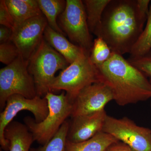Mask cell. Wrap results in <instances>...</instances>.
Returning <instances> with one entry per match:
<instances>
[{
	"label": "cell",
	"mask_w": 151,
	"mask_h": 151,
	"mask_svg": "<svg viewBox=\"0 0 151 151\" xmlns=\"http://www.w3.org/2000/svg\"><path fill=\"white\" fill-rule=\"evenodd\" d=\"M114 100L111 88L103 82H96L81 90L73 102L71 118L88 115L104 110Z\"/></svg>",
	"instance_id": "obj_11"
},
{
	"label": "cell",
	"mask_w": 151,
	"mask_h": 151,
	"mask_svg": "<svg viewBox=\"0 0 151 151\" xmlns=\"http://www.w3.org/2000/svg\"></svg>",
	"instance_id": "obj_28"
},
{
	"label": "cell",
	"mask_w": 151,
	"mask_h": 151,
	"mask_svg": "<svg viewBox=\"0 0 151 151\" xmlns=\"http://www.w3.org/2000/svg\"><path fill=\"white\" fill-rule=\"evenodd\" d=\"M4 136L9 143V151H30L34 142L26 126L18 122H12L7 126Z\"/></svg>",
	"instance_id": "obj_14"
},
{
	"label": "cell",
	"mask_w": 151,
	"mask_h": 151,
	"mask_svg": "<svg viewBox=\"0 0 151 151\" xmlns=\"http://www.w3.org/2000/svg\"><path fill=\"white\" fill-rule=\"evenodd\" d=\"M59 24L71 42L90 54L93 41L83 1L66 0L65 10L59 16Z\"/></svg>",
	"instance_id": "obj_7"
},
{
	"label": "cell",
	"mask_w": 151,
	"mask_h": 151,
	"mask_svg": "<svg viewBox=\"0 0 151 151\" xmlns=\"http://www.w3.org/2000/svg\"><path fill=\"white\" fill-rule=\"evenodd\" d=\"M70 122L66 120L48 143L37 148H31L30 151H65L67 136Z\"/></svg>",
	"instance_id": "obj_20"
},
{
	"label": "cell",
	"mask_w": 151,
	"mask_h": 151,
	"mask_svg": "<svg viewBox=\"0 0 151 151\" xmlns=\"http://www.w3.org/2000/svg\"><path fill=\"white\" fill-rule=\"evenodd\" d=\"M112 52L108 44L101 37H97L93 41L90 52V60L96 66H100L111 58Z\"/></svg>",
	"instance_id": "obj_21"
},
{
	"label": "cell",
	"mask_w": 151,
	"mask_h": 151,
	"mask_svg": "<svg viewBox=\"0 0 151 151\" xmlns=\"http://www.w3.org/2000/svg\"><path fill=\"white\" fill-rule=\"evenodd\" d=\"M22 111L31 112L35 122L40 123L48 113L47 100L45 97L37 95L32 99H28L19 94H14L9 97L5 108L0 114V144L4 150L9 151L10 147L9 143L4 136L5 129L17 114Z\"/></svg>",
	"instance_id": "obj_9"
},
{
	"label": "cell",
	"mask_w": 151,
	"mask_h": 151,
	"mask_svg": "<svg viewBox=\"0 0 151 151\" xmlns=\"http://www.w3.org/2000/svg\"><path fill=\"white\" fill-rule=\"evenodd\" d=\"M127 60L132 65L144 73L151 82V50L144 56L129 57Z\"/></svg>",
	"instance_id": "obj_23"
},
{
	"label": "cell",
	"mask_w": 151,
	"mask_h": 151,
	"mask_svg": "<svg viewBox=\"0 0 151 151\" xmlns=\"http://www.w3.org/2000/svg\"><path fill=\"white\" fill-rule=\"evenodd\" d=\"M104 151H134L122 142H117L109 146Z\"/></svg>",
	"instance_id": "obj_27"
},
{
	"label": "cell",
	"mask_w": 151,
	"mask_h": 151,
	"mask_svg": "<svg viewBox=\"0 0 151 151\" xmlns=\"http://www.w3.org/2000/svg\"><path fill=\"white\" fill-rule=\"evenodd\" d=\"M107 114L105 110L76 116L70 122L67 140L80 143L88 140L102 132Z\"/></svg>",
	"instance_id": "obj_12"
},
{
	"label": "cell",
	"mask_w": 151,
	"mask_h": 151,
	"mask_svg": "<svg viewBox=\"0 0 151 151\" xmlns=\"http://www.w3.org/2000/svg\"><path fill=\"white\" fill-rule=\"evenodd\" d=\"M69 65L65 58L43 38L28 60V70L34 80L37 95L44 97L50 92L57 71L64 70Z\"/></svg>",
	"instance_id": "obj_3"
},
{
	"label": "cell",
	"mask_w": 151,
	"mask_h": 151,
	"mask_svg": "<svg viewBox=\"0 0 151 151\" xmlns=\"http://www.w3.org/2000/svg\"><path fill=\"white\" fill-rule=\"evenodd\" d=\"M151 1L150 0H136L137 8L139 14L143 20L147 22Z\"/></svg>",
	"instance_id": "obj_25"
},
{
	"label": "cell",
	"mask_w": 151,
	"mask_h": 151,
	"mask_svg": "<svg viewBox=\"0 0 151 151\" xmlns=\"http://www.w3.org/2000/svg\"><path fill=\"white\" fill-rule=\"evenodd\" d=\"M19 56V50L12 42L0 44V61L4 64L8 65Z\"/></svg>",
	"instance_id": "obj_22"
},
{
	"label": "cell",
	"mask_w": 151,
	"mask_h": 151,
	"mask_svg": "<svg viewBox=\"0 0 151 151\" xmlns=\"http://www.w3.org/2000/svg\"><path fill=\"white\" fill-rule=\"evenodd\" d=\"M102 132L111 135L134 151H151V129L140 127L127 117L107 115Z\"/></svg>",
	"instance_id": "obj_8"
},
{
	"label": "cell",
	"mask_w": 151,
	"mask_h": 151,
	"mask_svg": "<svg viewBox=\"0 0 151 151\" xmlns=\"http://www.w3.org/2000/svg\"><path fill=\"white\" fill-rule=\"evenodd\" d=\"M14 94H19L28 99L37 96L34 80L28 70V61L20 56L0 69L1 111L5 108L8 99Z\"/></svg>",
	"instance_id": "obj_6"
},
{
	"label": "cell",
	"mask_w": 151,
	"mask_h": 151,
	"mask_svg": "<svg viewBox=\"0 0 151 151\" xmlns=\"http://www.w3.org/2000/svg\"><path fill=\"white\" fill-rule=\"evenodd\" d=\"M84 52L62 70L50 87V92L63 90L73 103L79 92L86 86L101 81L98 68Z\"/></svg>",
	"instance_id": "obj_5"
},
{
	"label": "cell",
	"mask_w": 151,
	"mask_h": 151,
	"mask_svg": "<svg viewBox=\"0 0 151 151\" xmlns=\"http://www.w3.org/2000/svg\"><path fill=\"white\" fill-rule=\"evenodd\" d=\"M47 25V20L42 14L14 27L11 41L24 60L28 61L39 46Z\"/></svg>",
	"instance_id": "obj_10"
},
{
	"label": "cell",
	"mask_w": 151,
	"mask_h": 151,
	"mask_svg": "<svg viewBox=\"0 0 151 151\" xmlns=\"http://www.w3.org/2000/svg\"><path fill=\"white\" fill-rule=\"evenodd\" d=\"M119 141L113 136L101 132L88 140L73 143L66 140L65 151H104Z\"/></svg>",
	"instance_id": "obj_16"
},
{
	"label": "cell",
	"mask_w": 151,
	"mask_h": 151,
	"mask_svg": "<svg viewBox=\"0 0 151 151\" xmlns=\"http://www.w3.org/2000/svg\"><path fill=\"white\" fill-rule=\"evenodd\" d=\"M151 50V1L145 27L130 52V57L144 56Z\"/></svg>",
	"instance_id": "obj_19"
},
{
	"label": "cell",
	"mask_w": 151,
	"mask_h": 151,
	"mask_svg": "<svg viewBox=\"0 0 151 151\" xmlns=\"http://www.w3.org/2000/svg\"><path fill=\"white\" fill-rule=\"evenodd\" d=\"M45 97L47 100L49 109L45 119L40 123H36L34 119L30 116L24 119L34 140L42 145L53 137L67 118L71 116L73 108V103L64 91L58 95L48 92Z\"/></svg>",
	"instance_id": "obj_4"
},
{
	"label": "cell",
	"mask_w": 151,
	"mask_h": 151,
	"mask_svg": "<svg viewBox=\"0 0 151 151\" xmlns=\"http://www.w3.org/2000/svg\"><path fill=\"white\" fill-rule=\"evenodd\" d=\"M146 22L139 14L136 0H111L102 20V37L112 52L129 54Z\"/></svg>",
	"instance_id": "obj_1"
},
{
	"label": "cell",
	"mask_w": 151,
	"mask_h": 151,
	"mask_svg": "<svg viewBox=\"0 0 151 151\" xmlns=\"http://www.w3.org/2000/svg\"><path fill=\"white\" fill-rule=\"evenodd\" d=\"M111 0H84L83 1L88 27L91 33L100 36L103 14Z\"/></svg>",
	"instance_id": "obj_17"
},
{
	"label": "cell",
	"mask_w": 151,
	"mask_h": 151,
	"mask_svg": "<svg viewBox=\"0 0 151 151\" xmlns=\"http://www.w3.org/2000/svg\"><path fill=\"white\" fill-rule=\"evenodd\" d=\"M41 12L46 18L48 25L57 32L65 36V33L59 27L56 19L65 10L66 1L37 0Z\"/></svg>",
	"instance_id": "obj_18"
},
{
	"label": "cell",
	"mask_w": 151,
	"mask_h": 151,
	"mask_svg": "<svg viewBox=\"0 0 151 151\" xmlns=\"http://www.w3.org/2000/svg\"><path fill=\"white\" fill-rule=\"evenodd\" d=\"M43 38L52 48L65 58L69 64L74 62L84 52H87L68 40L65 36L55 31L48 25L45 30Z\"/></svg>",
	"instance_id": "obj_13"
},
{
	"label": "cell",
	"mask_w": 151,
	"mask_h": 151,
	"mask_svg": "<svg viewBox=\"0 0 151 151\" xmlns=\"http://www.w3.org/2000/svg\"><path fill=\"white\" fill-rule=\"evenodd\" d=\"M101 82L111 88L114 100L124 106L151 98V82L121 55L113 52L108 61L97 66Z\"/></svg>",
	"instance_id": "obj_2"
},
{
	"label": "cell",
	"mask_w": 151,
	"mask_h": 151,
	"mask_svg": "<svg viewBox=\"0 0 151 151\" xmlns=\"http://www.w3.org/2000/svg\"><path fill=\"white\" fill-rule=\"evenodd\" d=\"M12 30L11 29L1 25L0 26V44L12 41Z\"/></svg>",
	"instance_id": "obj_26"
},
{
	"label": "cell",
	"mask_w": 151,
	"mask_h": 151,
	"mask_svg": "<svg viewBox=\"0 0 151 151\" xmlns=\"http://www.w3.org/2000/svg\"><path fill=\"white\" fill-rule=\"evenodd\" d=\"M15 26L35 17L42 14L37 0H5Z\"/></svg>",
	"instance_id": "obj_15"
},
{
	"label": "cell",
	"mask_w": 151,
	"mask_h": 151,
	"mask_svg": "<svg viewBox=\"0 0 151 151\" xmlns=\"http://www.w3.org/2000/svg\"><path fill=\"white\" fill-rule=\"evenodd\" d=\"M0 24L12 30L15 25L13 19L9 12L5 0L0 1Z\"/></svg>",
	"instance_id": "obj_24"
}]
</instances>
